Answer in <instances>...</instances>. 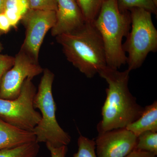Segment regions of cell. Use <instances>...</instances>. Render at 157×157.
Wrapping results in <instances>:
<instances>
[{"instance_id":"cell-1","label":"cell","mask_w":157,"mask_h":157,"mask_svg":"<svg viewBox=\"0 0 157 157\" xmlns=\"http://www.w3.org/2000/svg\"><path fill=\"white\" fill-rule=\"evenodd\" d=\"M130 72L128 69L121 72L107 66L98 73L108 85L101 109L102 119L97 125L98 134L125 128L143 112L144 107L137 103L129 89Z\"/></svg>"},{"instance_id":"cell-2","label":"cell","mask_w":157,"mask_h":157,"mask_svg":"<svg viewBox=\"0 0 157 157\" xmlns=\"http://www.w3.org/2000/svg\"><path fill=\"white\" fill-rule=\"evenodd\" d=\"M67 59L88 78L107 66L103 40L93 22H86L78 30L57 36Z\"/></svg>"},{"instance_id":"cell-3","label":"cell","mask_w":157,"mask_h":157,"mask_svg":"<svg viewBox=\"0 0 157 157\" xmlns=\"http://www.w3.org/2000/svg\"><path fill=\"white\" fill-rule=\"evenodd\" d=\"M93 23L103 40L107 67L119 69L127 63L122 39L131 28L130 14L120 9L118 0H104Z\"/></svg>"},{"instance_id":"cell-4","label":"cell","mask_w":157,"mask_h":157,"mask_svg":"<svg viewBox=\"0 0 157 157\" xmlns=\"http://www.w3.org/2000/svg\"><path fill=\"white\" fill-rule=\"evenodd\" d=\"M54 74L48 69L43 70L34 106L41 112L42 118L33 132L38 143L49 144L55 147L67 146L71 142L70 135L59 125L56 117V104L52 95Z\"/></svg>"},{"instance_id":"cell-5","label":"cell","mask_w":157,"mask_h":157,"mask_svg":"<svg viewBox=\"0 0 157 157\" xmlns=\"http://www.w3.org/2000/svg\"><path fill=\"white\" fill-rule=\"evenodd\" d=\"M131 32L123 44V49L128 53L127 63L130 71L142 66L147 56L157 49V30L151 12L142 9H131Z\"/></svg>"},{"instance_id":"cell-6","label":"cell","mask_w":157,"mask_h":157,"mask_svg":"<svg viewBox=\"0 0 157 157\" xmlns=\"http://www.w3.org/2000/svg\"><path fill=\"white\" fill-rule=\"evenodd\" d=\"M28 78L24 82L19 96L14 100L0 98V118L13 126L33 132L41 120V113L34 106L37 90Z\"/></svg>"},{"instance_id":"cell-7","label":"cell","mask_w":157,"mask_h":157,"mask_svg":"<svg viewBox=\"0 0 157 157\" xmlns=\"http://www.w3.org/2000/svg\"><path fill=\"white\" fill-rule=\"evenodd\" d=\"M39 61L21 50L14 57V65L3 76L0 83V98L14 100L19 96L24 82L43 73Z\"/></svg>"},{"instance_id":"cell-8","label":"cell","mask_w":157,"mask_h":157,"mask_svg":"<svg viewBox=\"0 0 157 157\" xmlns=\"http://www.w3.org/2000/svg\"><path fill=\"white\" fill-rule=\"evenodd\" d=\"M21 20L26 33L21 50L39 61V51L45 35L55 24L56 11L29 9Z\"/></svg>"},{"instance_id":"cell-9","label":"cell","mask_w":157,"mask_h":157,"mask_svg":"<svg viewBox=\"0 0 157 157\" xmlns=\"http://www.w3.org/2000/svg\"><path fill=\"white\" fill-rule=\"evenodd\" d=\"M98 157H124L135 149L137 137L125 128L98 134L96 140Z\"/></svg>"},{"instance_id":"cell-10","label":"cell","mask_w":157,"mask_h":157,"mask_svg":"<svg viewBox=\"0 0 157 157\" xmlns=\"http://www.w3.org/2000/svg\"><path fill=\"white\" fill-rule=\"evenodd\" d=\"M56 21L51 34L56 37L81 29L85 24L83 14L76 0H57Z\"/></svg>"},{"instance_id":"cell-11","label":"cell","mask_w":157,"mask_h":157,"mask_svg":"<svg viewBox=\"0 0 157 157\" xmlns=\"http://www.w3.org/2000/svg\"><path fill=\"white\" fill-rule=\"evenodd\" d=\"M34 141H36L33 132L13 126L0 118V150Z\"/></svg>"},{"instance_id":"cell-12","label":"cell","mask_w":157,"mask_h":157,"mask_svg":"<svg viewBox=\"0 0 157 157\" xmlns=\"http://www.w3.org/2000/svg\"><path fill=\"white\" fill-rule=\"evenodd\" d=\"M125 128L131 131L137 137L144 132H157V101L144 107L141 116Z\"/></svg>"},{"instance_id":"cell-13","label":"cell","mask_w":157,"mask_h":157,"mask_svg":"<svg viewBox=\"0 0 157 157\" xmlns=\"http://www.w3.org/2000/svg\"><path fill=\"white\" fill-rule=\"evenodd\" d=\"M40 149L36 141L25 144L13 148L0 150V157H36Z\"/></svg>"},{"instance_id":"cell-14","label":"cell","mask_w":157,"mask_h":157,"mask_svg":"<svg viewBox=\"0 0 157 157\" xmlns=\"http://www.w3.org/2000/svg\"><path fill=\"white\" fill-rule=\"evenodd\" d=\"M104 0H76L86 22H93L101 9Z\"/></svg>"},{"instance_id":"cell-15","label":"cell","mask_w":157,"mask_h":157,"mask_svg":"<svg viewBox=\"0 0 157 157\" xmlns=\"http://www.w3.org/2000/svg\"><path fill=\"white\" fill-rule=\"evenodd\" d=\"M135 149L143 151L157 155V132H146L137 137Z\"/></svg>"},{"instance_id":"cell-16","label":"cell","mask_w":157,"mask_h":157,"mask_svg":"<svg viewBox=\"0 0 157 157\" xmlns=\"http://www.w3.org/2000/svg\"><path fill=\"white\" fill-rule=\"evenodd\" d=\"M119 7L124 11L138 8L145 9L152 14H157V6L152 0H118Z\"/></svg>"},{"instance_id":"cell-17","label":"cell","mask_w":157,"mask_h":157,"mask_svg":"<svg viewBox=\"0 0 157 157\" xmlns=\"http://www.w3.org/2000/svg\"><path fill=\"white\" fill-rule=\"evenodd\" d=\"M73 157H98L95 140L80 135L78 139V151Z\"/></svg>"},{"instance_id":"cell-18","label":"cell","mask_w":157,"mask_h":157,"mask_svg":"<svg viewBox=\"0 0 157 157\" xmlns=\"http://www.w3.org/2000/svg\"><path fill=\"white\" fill-rule=\"evenodd\" d=\"M29 9L42 11H56L57 0H28Z\"/></svg>"},{"instance_id":"cell-19","label":"cell","mask_w":157,"mask_h":157,"mask_svg":"<svg viewBox=\"0 0 157 157\" xmlns=\"http://www.w3.org/2000/svg\"><path fill=\"white\" fill-rule=\"evenodd\" d=\"M28 9V0H6L5 10L14 11L23 17Z\"/></svg>"},{"instance_id":"cell-20","label":"cell","mask_w":157,"mask_h":157,"mask_svg":"<svg viewBox=\"0 0 157 157\" xmlns=\"http://www.w3.org/2000/svg\"><path fill=\"white\" fill-rule=\"evenodd\" d=\"M14 57L0 54V83L3 76L14 65Z\"/></svg>"},{"instance_id":"cell-21","label":"cell","mask_w":157,"mask_h":157,"mask_svg":"<svg viewBox=\"0 0 157 157\" xmlns=\"http://www.w3.org/2000/svg\"><path fill=\"white\" fill-rule=\"evenodd\" d=\"M46 146L50 152L51 157H66L68 151L67 146L55 147L49 144H46Z\"/></svg>"},{"instance_id":"cell-22","label":"cell","mask_w":157,"mask_h":157,"mask_svg":"<svg viewBox=\"0 0 157 157\" xmlns=\"http://www.w3.org/2000/svg\"><path fill=\"white\" fill-rule=\"evenodd\" d=\"M4 13L9 21L11 27H16L20 21L22 19V16L18 13L9 10H5Z\"/></svg>"},{"instance_id":"cell-23","label":"cell","mask_w":157,"mask_h":157,"mask_svg":"<svg viewBox=\"0 0 157 157\" xmlns=\"http://www.w3.org/2000/svg\"><path fill=\"white\" fill-rule=\"evenodd\" d=\"M9 19L4 12L0 14V31L8 32L11 28Z\"/></svg>"},{"instance_id":"cell-24","label":"cell","mask_w":157,"mask_h":157,"mask_svg":"<svg viewBox=\"0 0 157 157\" xmlns=\"http://www.w3.org/2000/svg\"><path fill=\"white\" fill-rule=\"evenodd\" d=\"M124 157H157L156 155L149 152L134 149Z\"/></svg>"},{"instance_id":"cell-25","label":"cell","mask_w":157,"mask_h":157,"mask_svg":"<svg viewBox=\"0 0 157 157\" xmlns=\"http://www.w3.org/2000/svg\"><path fill=\"white\" fill-rule=\"evenodd\" d=\"M6 0H0V14L5 11Z\"/></svg>"},{"instance_id":"cell-26","label":"cell","mask_w":157,"mask_h":157,"mask_svg":"<svg viewBox=\"0 0 157 157\" xmlns=\"http://www.w3.org/2000/svg\"><path fill=\"white\" fill-rule=\"evenodd\" d=\"M152 1L155 6H157V0H152Z\"/></svg>"},{"instance_id":"cell-27","label":"cell","mask_w":157,"mask_h":157,"mask_svg":"<svg viewBox=\"0 0 157 157\" xmlns=\"http://www.w3.org/2000/svg\"><path fill=\"white\" fill-rule=\"evenodd\" d=\"M3 49V47L2 45V44H1V42H0V52L2 51V50Z\"/></svg>"}]
</instances>
